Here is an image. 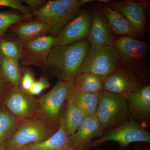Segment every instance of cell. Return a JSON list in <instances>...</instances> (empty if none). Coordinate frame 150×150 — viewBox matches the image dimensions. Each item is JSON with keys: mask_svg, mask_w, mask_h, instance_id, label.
Masks as SVG:
<instances>
[{"mask_svg": "<svg viewBox=\"0 0 150 150\" xmlns=\"http://www.w3.org/2000/svg\"><path fill=\"white\" fill-rule=\"evenodd\" d=\"M90 47L88 38L68 45L54 46L42 70L59 81L74 80L80 72Z\"/></svg>", "mask_w": 150, "mask_h": 150, "instance_id": "1", "label": "cell"}, {"mask_svg": "<svg viewBox=\"0 0 150 150\" xmlns=\"http://www.w3.org/2000/svg\"><path fill=\"white\" fill-rule=\"evenodd\" d=\"M113 46L119 54V67L134 73L145 84L149 83V48L141 39L128 36L114 38Z\"/></svg>", "mask_w": 150, "mask_h": 150, "instance_id": "2", "label": "cell"}, {"mask_svg": "<svg viewBox=\"0 0 150 150\" xmlns=\"http://www.w3.org/2000/svg\"><path fill=\"white\" fill-rule=\"evenodd\" d=\"M55 126L40 115L18 121L13 133L3 148L20 150L26 145L47 139L58 130Z\"/></svg>", "mask_w": 150, "mask_h": 150, "instance_id": "3", "label": "cell"}, {"mask_svg": "<svg viewBox=\"0 0 150 150\" xmlns=\"http://www.w3.org/2000/svg\"><path fill=\"white\" fill-rule=\"evenodd\" d=\"M79 0H50L33 13L36 20L48 25L50 35L56 37L82 9Z\"/></svg>", "mask_w": 150, "mask_h": 150, "instance_id": "4", "label": "cell"}, {"mask_svg": "<svg viewBox=\"0 0 150 150\" xmlns=\"http://www.w3.org/2000/svg\"><path fill=\"white\" fill-rule=\"evenodd\" d=\"M96 115L105 130L113 129L130 118L126 98L105 91L99 94Z\"/></svg>", "mask_w": 150, "mask_h": 150, "instance_id": "5", "label": "cell"}, {"mask_svg": "<svg viewBox=\"0 0 150 150\" xmlns=\"http://www.w3.org/2000/svg\"><path fill=\"white\" fill-rule=\"evenodd\" d=\"M109 141L118 142L122 148L135 142L150 144V132L139 123L130 118L113 129L105 130L101 137L91 143L85 149L95 147Z\"/></svg>", "mask_w": 150, "mask_h": 150, "instance_id": "6", "label": "cell"}, {"mask_svg": "<svg viewBox=\"0 0 150 150\" xmlns=\"http://www.w3.org/2000/svg\"><path fill=\"white\" fill-rule=\"evenodd\" d=\"M74 85V80L59 81L50 91L38 99L39 115L59 127L62 105L72 93Z\"/></svg>", "mask_w": 150, "mask_h": 150, "instance_id": "7", "label": "cell"}, {"mask_svg": "<svg viewBox=\"0 0 150 150\" xmlns=\"http://www.w3.org/2000/svg\"><path fill=\"white\" fill-rule=\"evenodd\" d=\"M119 67V54L114 46H91L80 72L105 77Z\"/></svg>", "mask_w": 150, "mask_h": 150, "instance_id": "8", "label": "cell"}, {"mask_svg": "<svg viewBox=\"0 0 150 150\" xmlns=\"http://www.w3.org/2000/svg\"><path fill=\"white\" fill-rule=\"evenodd\" d=\"M2 104L18 121L39 115L38 99L21 87L13 86Z\"/></svg>", "mask_w": 150, "mask_h": 150, "instance_id": "9", "label": "cell"}, {"mask_svg": "<svg viewBox=\"0 0 150 150\" xmlns=\"http://www.w3.org/2000/svg\"><path fill=\"white\" fill-rule=\"evenodd\" d=\"M91 16L90 9L84 8L55 37L54 46L68 45L88 38L90 32Z\"/></svg>", "mask_w": 150, "mask_h": 150, "instance_id": "10", "label": "cell"}, {"mask_svg": "<svg viewBox=\"0 0 150 150\" xmlns=\"http://www.w3.org/2000/svg\"><path fill=\"white\" fill-rule=\"evenodd\" d=\"M145 84L137 75L119 67L104 78L103 90L121 95L126 98L139 90Z\"/></svg>", "mask_w": 150, "mask_h": 150, "instance_id": "11", "label": "cell"}, {"mask_svg": "<svg viewBox=\"0 0 150 150\" xmlns=\"http://www.w3.org/2000/svg\"><path fill=\"white\" fill-rule=\"evenodd\" d=\"M55 41V37L47 35L22 44L19 62L23 67L34 66L42 69Z\"/></svg>", "mask_w": 150, "mask_h": 150, "instance_id": "12", "label": "cell"}, {"mask_svg": "<svg viewBox=\"0 0 150 150\" xmlns=\"http://www.w3.org/2000/svg\"><path fill=\"white\" fill-rule=\"evenodd\" d=\"M111 8L123 15L142 38L146 33V18L149 3L146 1L127 0L110 2Z\"/></svg>", "mask_w": 150, "mask_h": 150, "instance_id": "13", "label": "cell"}, {"mask_svg": "<svg viewBox=\"0 0 150 150\" xmlns=\"http://www.w3.org/2000/svg\"><path fill=\"white\" fill-rule=\"evenodd\" d=\"M89 8L91 24L88 39L91 46H113L114 38L102 9L99 5L94 4Z\"/></svg>", "mask_w": 150, "mask_h": 150, "instance_id": "14", "label": "cell"}, {"mask_svg": "<svg viewBox=\"0 0 150 150\" xmlns=\"http://www.w3.org/2000/svg\"><path fill=\"white\" fill-rule=\"evenodd\" d=\"M130 118L145 127L150 121V86L145 84L139 90L126 98Z\"/></svg>", "mask_w": 150, "mask_h": 150, "instance_id": "15", "label": "cell"}, {"mask_svg": "<svg viewBox=\"0 0 150 150\" xmlns=\"http://www.w3.org/2000/svg\"><path fill=\"white\" fill-rule=\"evenodd\" d=\"M105 131L96 115L85 117L77 131L69 139L73 148L85 150L93 139L101 137Z\"/></svg>", "mask_w": 150, "mask_h": 150, "instance_id": "16", "label": "cell"}, {"mask_svg": "<svg viewBox=\"0 0 150 150\" xmlns=\"http://www.w3.org/2000/svg\"><path fill=\"white\" fill-rule=\"evenodd\" d=\"M73 148L66 131L64 113L60 115L58 130L51 137L42 142L25 146L20 150H69Z\"/></svg>", "mask_w": 150, "mask_h": 150, "instance_id": "17", "label": "cell"}, {"mask_svg": "<svg viewBox=\"0 0 150 150\" xmlns=\"http://www.w3.org/2000/svg\"><path fill=\"white\" fill-rule=\"evenodd\" d=\"M112 33L121 36H128L141 39L142 36L135 30L123 15L107 4L99 3Z\"/></svg>", "mask_w": 150, "mask_h": 150, "instance_id": "18", "label": "cell"}, {"mask_svg": "<svg viewBox=\"0 0 150 150\" xmlns=\"http://www.w3.org/2000/svg\"><path fill=\"white\" fill-rule=\"evenodd\" d=\"M12 31L17 35L18 41L22 44H25L50 34L48 25L39 21L21 22L12 26Z\"/></svg>", "mask_w": 150, "mask_h": 150, "instance_id": "19", "label": "cell"}, {"mask_svg": "<svg viewBox=\"0 0 150 150\" xmlns=\"http://www.w3.org/2000/svg\"><path fill=\"white\" fill-rule=\"evenodd\" d=\"M99 94L87 93L75 87L69 98L79 108L85 117H90L96 115Z\"/></svg>", "mask_w": 150, "mask_h": 150, "instance_id": "20", "label": "cell"}, {"mask_svg": "<svg viewBox=\"0 0 150 150\" xmlns=\"http://www.w3.org/2000/svg\"><path fill=\"white\" fill-rule=\"evenodd\" d=\"M104 79L92 73L80 72L75 78V87L87 93L99 94L104 91Z\"/></svg>", "mask_w": 150, "mask_h": 150, "instance_id": "21", "label": "cell"}, {"mask_svg": "<svg viewBox=\"0 0 150 150\" xmlns=\"http://www.w3.org/2000/svg\"><path fill=\"white\" fill-rule=\"evenodd\" d=\"M64 113L65 127L69 137L77 131L85 118L83 112L74 102L68 98Z\"/></svg>", "mask_w": 150, "mask_h": 150, "instance_id": "22", "label": "cell"}, {"mask_svg": "<svg viewBox=\"0 0 150 150\" xmlns=\"http://www.w3.org/2000/svg\"><path fill=\"white\" fill-rule=\"evenodd\" d=\"M19 121L4 106L0 107V148L11 137Z\"/></svg>", "mask_w": 150, "mask_h": 150, "instance_id": "23", "label": "cell"}, {"mask_svg": "<svg viewBox=\"0 0 150 150\" xmlns=\"http://www.w3.org/2000/svg\"><path fill=\"white\" fill-rule=\"evenodd\" d=\"M1 69L3 75L13 86L20 87L23 68L19 62L4 57Z\"/></svg>", "mask_w": 150, "mask_h": 150, "instance_id": "24", "label": "cell"}, {"mask_svg": "<svg viewBox=\"0 0 150 150\" xmlns=\"http://www.w3.org/2000/svg\"><path fill=\"white\" fill-rule=\"evenodd\" d=\"M22 44L18 41L0 40V51L4 57L19 62Z\"/></svg>", "mask_w": 150, "mask_h": 150, "instance_id": "25", "label": "cell"}, {"mask_svg": "<svg viewBox=\"0 0 150 150\" xmlns=\"http://www.w3.org/2000/svg\"><path fill=\"white\" fill-rule=\"evenodd\" d=\"M31 16L13 13L0 12V37L9 28L16 23L24 21Z\"/></svg>", "mask_w": 150, "mask_h": 150, "instance_id": "26", "label": "cell"}, {"mask_svg": "<svg viewBox=\"0 0 150 150\" xmlns=\"http://www.w3.org/2000/svg\"><path fill=\"white\" fill-rule=\"evenodd\" d=\"M0 6H6L15 9L25 16H32L33 12L27 6L23 5L20 0H0Z\"/></svg>", "mask_w": 150, "mask_h": 150, "instance_id": "27", "label": "cell"}, {"mask_svg": "<svg viewBox=\"0 0 150 150\" xmlns=\"http://www.w3.org/2000/svg\"><path fill=\"white\" fill-rule=\"evenodd\" d=\"M36 81L35 74L32 70L27 67H23L21 88L25 91L28 92Z\"/></svg>", "mask_w": 150, "mask_h": 150, "instance_id": "28", "label": "cell"}, {"mask_svg": "<svg viewBox=\"0 0 150 150\" xmlns=\"http://www.w3.org/2000/svg\"><path fill=\"white\" fill-rule=\"evenodd\" d=\"M50 86L51 84L47 78L44 76H42L38 80L35 81L28 93L33 96L38 95L44 90L48 88Z\"/></svg>", "mask_w": 150, "mask_h": 150, "instance_id": "29", "label": "cell"}, {"mask_svg": "<svg viewBox=\"0 0 150 150\" xmlns=\"http://www.w3.org/2000/svg\"><path fill=\"white\" fill-rule=\"evenodd\" d=\"M13 86L7 80L0 69V104L3 103Z\"/></svg>", "mask_w": 150, "mask_h": 150, "instance_id": "30", "label": "cell"}, {"mask_svg": "<svg viewBox=\"0 0 150 150\" xmlns=\"http://www.w3.org/2000/svg\"><path fill=\"white\" fill-rule=\"evenodd\" d=\"M22 2L27 4V6L32 11L33 13L42 8L47 2L45 0H23Z\"/></svg>", "mask_w": 150, "mask_h": 150, "instance_id": "31", "label": "cell"}, {"mask_svg": "<svg viewBox=\"0 0 150 150\" xmlns=\"http://www.w3.org/2000/svg\"><path fill=\"white\" fill-rule=\"evenodd\" d=\"M4 56H3L2 54H1V51H0V69H1V64L3 58H4Z\"/></svg>", "mask_w": 150, "mask_h": 150, "instance_id": "32", "label": "cell"}, {"mask_svg": "<svg viewBox=\"0 0 150 150\" xmlns=\"http://www.w3.org/2000/svg\"><path fill=\"white\" fill-rule=\"evenodd\" d=\"M0 150H13L8 149H6V148H1L0 149Z\"/></svg>", "mask_w": 150, "mask_h": 150, "instance_id": "33", "label": "cell"}, {"mask_svg": "<svg viewBox=\"0 0 150 150\" xmlns=\"http://www.w3.org/2000/svg\"><path fill=\"white\" fill-rule=\"evenodd\" d=\"M69 150H78L77 149H75V148H72V149H71Z\"/></svg>", "mask_w": 150, "mask_h": 150, "instance_id": "34", "label": "cell"}, {"mask_svg": "<svg viewBox=\"0 0 150 150\" xmlns=\"http://www.w3.org/2000/svg\"><path fill=\"white\" fill-rule=\"evenodd\" d=\"M0 149H1V148H0Z\"/></svg>", "mask_w": 150, "mask_h": 150, "instance_id": "35", "label": "cell"}]
</instances>
